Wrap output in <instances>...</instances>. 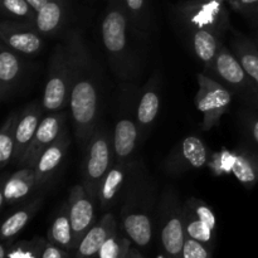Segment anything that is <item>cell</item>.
I'll return each mask as SVG.
<instances>
[{
  "label": "cell",
  "mask_w": 258,
  "mask_h": 258,
  "mask_svg": "<svg viewBox=\"0 0 258 258\" xmlns=\"http://www.w3.org/2000/svg\"><path fill=\"white\" fill-rule=\"evenodd\" d=\"M72 63V91L70 113L73 134L78 145L85 149L98 127L101 107L98 71L90 49L78 30L64 40Z\"/></svg>",
  "instance_id": "1"
},
{
  "label": "cell",
  "mask_w": 258,
  "mask_h": 258,
  "mask_svg": "<svg viewBox=\"0 0 258 258\" xmlns=\"http://www.w3.org/2000/svg\"><path fill=\"white\" fill-rule=\"evenodd\" d=\"M174 22L185 38L193 54L209 68L231 30L223 0H185L173 9Z\"/></svg>",
  "instance_id": "2"
},
{
  "label": "cell",
  "mask_w": 258,
  "mask_h": 258,
  "mask_svg": "<svg viewBox=\"0 0 258 258\" xmlns=\"http://www.w3.org/2000/svg\"><path fill=\"white\" fill-rule=\"evenodd\" d=\"M134 34L140 33L131 23L123 0H111L101 23V39L111 70L122 82H134L141 72Z\"/></svg>",
  "instance_id": "3"
},
{
  "label": "cell",
  "mask_w": 258,
  "mask_h": 258,
  "mask_svg": "<svg viewBox=\"0 0 258 258\" xmlns=\"http://www.w3.org/2000/svg\"><path fill=\"white\" fill-rule=\"evenodd\" d=\"M158 186L139 161L125 197L121 202L120 226L125 236L139 248H148L153 241Z\"/></svg>",
  "instance_id": "4"
},
{
  "label": "cell",
  "mask_w": 258,
  "mask_h": 258,
  "mask_svg": "<svg viewBox=\"0 0 258 258\" xmlns=\"http://www.w3.org/2000/svg\"><path fill=\"white\" fill-rule=\"evenodd\" d=\"M138 92L131 82H123L122 90L117 100L116 121L112 131L115 161L131 163L135 155L138 143L140 141V130L138 125Z\"/></svg>",
  "instance_id": "5"
},
{
  "label": "cell",
  "mask_w": 258,
  "mask_h": 258,
  "mask_svg": "<svg viewBox=\"0 0 258 258\" xmlns=\"http://www.w3.org/2000/svg\"><path fill=\"white\" fill-rule=\"evenodd\" d=\"M156 224L163 254L166 258H183L186 236L183 223V203L175 188H166L156 208Z\"/></svg>",
  "instance_id": "6"
},
{
  "label": "cell",
  "mask_w": 258,
  "mask_h": 258,
  "mask_svg": "<svg viewBox=\"0 0 258 258\" xmlns=\"http://www.w3.org/2000/svg\"><path fill=\"white\" fill-rule=\"evenodd\" d=\"M72 91V63L66 43L54 47L48 62L47 82L42 106L45 112H58L70 107Z\"/></svg>",
  "instance_id": "7"
},
{
  "label": "cell",
  "mask_w": 258,
  "mask_h": 258,
  "mask_svg": "<svg viewBox=\"0 0 258 258\" xmlns=\"http://www.w3.org/2000/svg\"><path fill=\"white\" fill-rule=\"evenodd\" d=\"M203 73L229 88L247 106L258 110L257 90L231 48L222 45L213 63Z\"/></svg>",
  "instance_id": "8"
},
{
  "label": "cell",
  "mask_w": 258,
  "mask_h": 258,
  "mask_svg": "<svg viewBox=\"0 0 258 258\" xmlns=\"http://www.w3.org/2000/svg\"><path fill=\"white\" fill-rule=\"evenodd\" d=\"M115 164L112 134L100 127L93 133L85 148L82 161V184L87 193L96 201L98 186L107 171Z\"/></svg>",
  "instance_id": "9"
},
{
  "label": "cell",
  "mask_w": 258,
  "mask_h": 258,
  "mask_svg": "<svg viewBox=\"0 0 258 258\" xmlns=\"http://www.w3.org/2000/svg\"><path fill=\"white\" fill-rule=\"evenodd\" d=\"M197 81H198V92L194 98V102L199 112L203 115L202 128L208 131L218 125L222 116L229 110L234 95L229 88L209 77L206 73H198Z\"/></svg>",
  "instance_id": "10"
},
{
  "label": "cell",
  "mask_w": 258,
  "mask_h": 258,
  "mask_svg": "<svg viewBox=\"0 0 258 258\" xmlns=\"http://www.w3.org/2000/svg\"><path fill=\"white\" fill-rule=\"evenodd\" d=\"M212 154L204 141L190 135L179 141L161 164V169L168 175H181L188 171L199 170L208 165Z\"/></svg>",
  "instance_id": "11"
},
{
  "label": "cell",
  "mask_w": 258,
  "mask_h": 258,
  "mask_svg": "<svg viewBox=\"0 0 258 258\" xmlns=\"http://www.w3.org/2000/svg\"><path fill=\"white\" fill-rule=\"evenodd\" d=\"M183 223L186 238L194 239L214 249L217 219L213 209L199 198H188L183 203Z\"/></svg>",
  "instance_id": "12"
},
{
  "label": "cell",
  "mask_w": 258,
  "mask_h": 258,
  "mask_svg": "<svg viewBox=\"0 0 258 258\" xmlns=\"http://www.w3.org/2000/svg\"><path fill=\"white\" fill-rule=\"evenodd\" d=\"M138 164L139 160H133L131 163L115 161L112 168L107 171L98 186L96 204H98L101 211L107 213L110 209L122 202L126 190L133 180Z\"/></svg>",
  "instance_id": "13"
},
{
  "label": "cell",
  "mask_w": 258,
  "mask_h": 258,
  "mask_svg": "<svg viewBox=\"0 0 258 258\" xmlns=\"http://www.w3.org/2000/svg\"><path fill=\"white\" fill-rule=\"evenodd\" d=\"M67 203L75 236V248L77 249L86 234L96 224V201L82 184H77L70 189Z\"/></svg>",
  "instance_id": "14"
},
{
  "label": "cell",
  "mask_w": 258,
  "mask_h": 258,
  "mask_svg": "<svg viewBox=\"0 0 258 258\" xmlns=\"http://www.w3.org/2000/svg\"><path fill=\"white\" fill-rule=\"evenodd\" d=\"M0 40L2 44L24 57L35 55L44 47V37L35 27L5 18L0 23Z\"/></svg>",
  "instance_id": "15"
},
{
  "label": "cell",
  "mask_w": 258,
  "mask_h": 258,
  "mask_svg": "<svg viewBox=\"0 0 258 258\" xmlns=\"http://www.w3.org/2000/svg\"><path fill=\"white\" fill-rule=\"evenodd\" d=\"M66 120H67L66 111L50 112L43 117L19 168H35L43 151L52 145L63 133L66 127Z\"/></svg>",
  "instance_id": "16"
},
{
  "label": "cell",
  "mask_w": 258,
  "mask_h": 258,
  "mask_svg": "<svg viewBox=\"0 0 258 258\" xmlns=\"http://www.w3.org/2000/svg\"><path fill=\"white\" fill-rule=\"evenodd\" d=\"M161 76L159 71L148 80L140 91L138 101V125L140 130V141L145 140L153 130L160 111Z\"/></svg>",
  "instance_id": "17"
},
{
  "label": "cell",
  "mask_w": 258,
  "mask_h": 258,
  "mask_svg": "<svg viewBox=\"0 0 258 258\" xmlns=\"http://www.w3.org/2000/svg\"><path fill=\"white\" fill-rule=\"evenodd\" d=\"M27 72L24 55L0 44V98L7 101L18 91Z\"/></svg>",
  "instance_id": "18"
},
{
  "label": "cell",
  "mask_w": 258,
  "mask_h": 258,
  "mask_svg": "<svg viewBox=\"0 0 258 258\" xmlns=\"http://www.w3.org/2000/svg\"><path fill=\"white\" fill-rule=\"evenodd\" d=\"M43 111H44L43 106L40 107L39 103L33 102L25 106L24 110L20 112L17 131H15V148L14 158H13L15 165L19 166L24 159L25 154L32 144L33 138L37 133L38 126L43 120Z\"/></svg>",
  "instance_id": "19"
},
{
  "label": "cell",
  "mask_w": 258,
  "mask_h": 258,
  "mask_svg": "<svg viewBox=\"0 0 258 258\" xmlns=\"http://www.w3.org/2000/svg\"><path fill=\"white\" fill-rule=\"evenodd\" d=\"M70 146V133H68V128L64 127V130L60 134L59 138H58L52 145L48 146V148L43 151L39 160H38L37 165H35L34 170L35 178H37L38 190H39L40 188H43V186L53 178L55 171L58 170L60 164L64 160Z\"/></svg>",
  "instance_id": "20"
},
{
  "label": "cell",
  "mask_w": 258,
  "mask_h": 258,
  "mask_svg": "<svg viewBox=\"0 0 258 258\" xmlns=\"http://www.w3.org/2000/svg\"><path fill=\"white\" fill-rule=\"evenodd\" d=\"M37 189V178L34 168H20L7 180L3 181L0 191V207L13 206L28 199Z\"/></svg>",
  "instance_id": "21"
},
{
  "label": "cell",
  "mask_w": 258,
  "mask_h": 258,
  "mask_svg": "<svg viewBox=\"0 0 258 258\" xmlns=\"http://www.w3.org/2000/svg\"><path fill=\"white\" fill-rule=\"evenodd\" d=\"M118 229V223L111 212L103 214L91 228L75 252V258H98L102 244L111 233Z\"/></svg>",
  "instance_id": "22"
},
{
  "label": "cell",
  "mask_w": 258,
  "mask_h": 258,
  "mask_svg": "<svg viewBox=\"0 0 258 258\" xmlns=\"http://www.w3.org/2000/svg\"><path fill=\"white\" fill-rule=\"evenodd\" d=\"M232 174L247 189L252 190L258 184V151L247 144L237 146L233 151Z\"/></svg>",
  "instance_id": "23"
},
{
  "label": "cell",
  "mask_w": 258,
  "mask_h": 258,
  "mask_svg": "<svg viewBox=\"0 0 258 258\" xmlns=\"http://www.w3.org/2000/svg\"><path fill=\"white\" fill-rule=\"evenodd\" d=\"M43 201H44V196L34 197L30 201L22 204V207L13 212L10 216H8L5 221L3 222L2 228H0L2 242L13 241V238L19 232H22L25 228V226L32 221L33 217L38 213V211L42 207Z\"/></svg>",
  "instance_id": "24"
},
{
  "label": "cell",
  "mask_w": 258,
  "mask_h": 258,
  "mask_svg": "<svg viewBox=\"0 0 258 258\" xmlns=\"http://www.w3.org/2000/svg\"><path fill=\"white\" fill-rule=\"evenodd\" d=\"M231 49L243 66L244 71L251 78L254 88L258 92V48L252 40L251 35L234 32L231 40Z\"/></svg>",
  "instance_id": "25"
},
{
  "label": "cell",
  "mask_w": 258,
  "mask_h": 258,
  "mask_svg": "<svg viewBox=\"0 0 258 258\" xmlns=\"http://www.w3.org/2000/svg\"><path fill=\"white\" fill-rule=\"evenodd\" d=\"M67 0H49L37 13L35 29L43 37H52L62 29L66 22Z\"/></svg>",
  "instance_id": "26"
},
{
  "label": "cell",
  "mask_w": 258,
  "mask_h": 258,
  "mask_svg": "<svg viewBox=\"0 0 258 258\" xmlns=\"http://www.w3.org/2000/svg\"><path fill=\"white\" fill-rule=\"evenodd\" d=\"M47 241L60 248L70 252H76L75 236H73L72 223H71L68 203H63L55 213L52 224L48 228Z\"/></svg>",
  "instance_id": "27"
},
{
  "label": "cell",
  "mask_w": 258,
  "mask_h": 258,
  "mask_svg": "<svg viewBox=\"0 0 258 258\" xmlns=\"http://www.w3.org/2000/svg\"><path fill=\"white\" fill-rule=\"evenodd\" d=\"M19 116L20 112L18 111L10 112L0 130V169L7 168L14 158L15 131H17Z\"/></svg>",
  "instance_id": "28"
},
{
  "label": "cell",
  "mask_w": 258,
  "mask_h": 258,
  "mask_svg": "<svg viewBox=\"0 0 258 258\" xmlns=\"http://www.w3.org/2000/svg\"><path fill=\"white\" fill-rule=\"evenodd\" d=\"M3 18L35 27L37 12L27 0H0Z\"/></svg>",
  "instance_id": "29"
},
{
  "label": "cell",
  "mask_w": 258,
  "mask_h": 258,
  "mask_svg": "<svg viewBox=\"0 0 258 258\" xmlns=\"http://www.w3.org/2000/svg\"><path fill=\"white\" fill-rule=\"evenodd\" d=\"M131 23L140 34H146L151 28V15L148 0H123Z\"/></svg>",
  "instance_id": "30"
},
{
  "label": "cell",
  "mask_w": 258,
  "mask_h": 258,
  "mask_svg": "<svg viewBox=\"0 0 258 258\" xmlns=\"http://www.w3.org/2000/svg\"><path fill=\"white\" fill-rule=\"evenodd\" d=\"M47 238L35 237L33 241H22L10 247L8 258H42Z\"/></svg>",
  "instance_id": "31"
},
{
  "label": "cell",
  "mask_w": 258,
  "mask_h": 258,
  "mask_svg": "<svg viewBox=\"0 0 258 258\" xmlns=\"http://www.w3.org/2000/svg\"><path fill=\"white\" fill-rule=\"evenodd\" d=\"M239 121L247 138L258 148V113L247 108L239 112Z\"/></svg>",
  "instance_id": "32"
},
{
  "label": "cell",
  "mask_w": 258,
  "mask_h": 258,
  "mask_svg": "<svg viewBox=\"0 0 258 258\" xmlns=\"http://www.w3.org/2000/svg\"><path fill=\"white\" fill-rule=\"evenodd\" d=\"M232 164H233V151L223 150L217 155L212 156L208 166L217 174H223L226 171L232 173Z\"/></svg>",
  "instance_id": "33"
},
{
  "label": "cell",
  "mask_w": 258,
  "mask_h": 258,
  "mask_svg": "<svg viewBox=\"0 0 258 258\" xmlns=\"http://www.w3.org/2000/svg\"><path fill=\"white\" fill-rule=\"evenodd\" d=\"M233 9L243 15L254 29H258V0H236Z\"/></svg>",
  "instance_id": "34"
},
{
  "label": "cell",
  "mask_w": 258,
  "mask_h": 258,
  "mask_svg": "<svg viewBox=\"0 0 258 258\" xmlns=\"http://www.w3.org/2000/svg\"><path fill=\"white\" fill-rule=\"evenodd\" d=\"M123 232L122 234L118 233V229H116L113 233H111L102 244V248L100 251L98 258H117L120 253L121 244H122Z\"/></svg>",
  "instance_id": "35"
},
{
  "label": "cell",
  "mask_w": 258,
  "mask_h": 258,
  "mask_svg": "<svg viewBox=\"0 0 258 258\" xmlns=\"http://www.w3.org/2000/svg\"><path fill=\"white\" fill-rule=\"evenodd\" d=\"M183 258H213V249L194 239L186 238Z\"/></svg>",
  "instance_id": "36"
},
{
  "label": "cell",
  "mask_w": 258,
  "mask_h": 258,
  "mask_svg": "<svg viewBox=\"0 0 258 258\" xmlns=\"http://www.w3.org/2000/svg\"><path fill=\"white\" fill-rule=\"evenodd\" d=\"M42 258H75V252L66 251L47 241L43 248Z\"/></svg>",
  "instance_id": "37"
},
{
  "label": "cell",
  "mask_w": 258,
  "mask_h": 258,
  "mask_svg": "<svg viewBox=\"0 0 258 258\" xmlns=\"http://www.w3.org/2000/svg\"><path fill=\"white\" fill-rule=\"evenodd\" d=\"M130 247H131V241L125 236V233H123L122 244H121L120 253H118L117 258H127V253H128V249H130Z\"/></svg>",
  "instance_id": "38"
},
{
  "label": "cell",
  "mask_w": 258,
  "mask_h": 258,
  "mask_svg": "<svg viewBox=\"0 0 258 258\" xmlns=\"http://www.w3.org/2000/svg\"><path fill=\"white\" fill-rule=\"evenodd\" d=\"M12 246H13V241L2 242V244H0V258H8V256H9L10 247Z\"/></svg>",
  "instance_id": "39"
},
{
  "label": "cell",
  "mask_w": 258,
  "mask_h": 258,
  "mask_svg": "<svg viewBox=\"0 0 258 258\" xmlns=\"http://www.w3.org/2000/svg\"><path fill=\"white\" fill-rule=\"evenodd\" d=\"M27 2L29 3L30 7H32L33 9L38 13L43 7H44L45 4H47L48 2H49V0H27Z\"/></svg>",
  "instance_id": "40"
},
{
  "label": "cell",
  "mask_w": 258,
  "mask_h": 258,
  "mask_svg": "<svg viewBox=\"0 0 258 258\" xmlns=\"http://www.w3.org/2000/svg\"><path fill=\"white\" fill-rule=\"evenodd\" d=\"M127 258H144L141 252L139 251V247H130L128 249V253H127Z\"/></svg>",
  "instance_id": "41"
},
{
  "label": "cell",
  "mask_w": 258,
  "mask_h": 258,
  "mask_svg": "<svg viewBox=\"0 0 258 258\" xmlns=\"http://www.w3.org/2000/svg\"><path fill=\"white\" fill-rule=\"evenodd\" d=\"M251 38H252V40L254 42V44H256L257 48H258V29L254 30V33L251 35Z\"/></svg>",
  "instance_id": "42"
}]
</instances>
